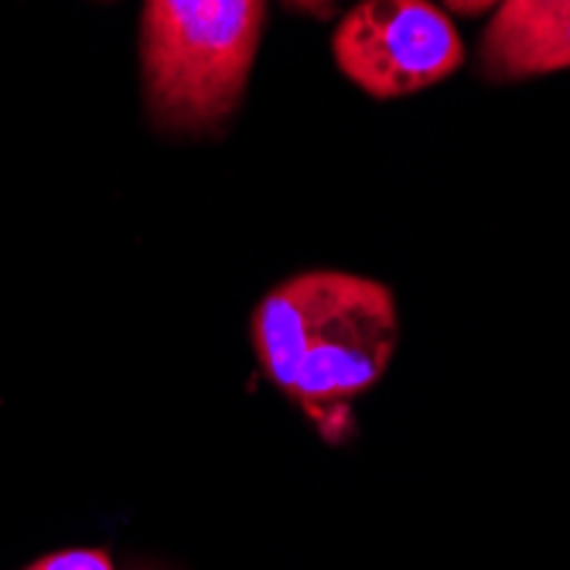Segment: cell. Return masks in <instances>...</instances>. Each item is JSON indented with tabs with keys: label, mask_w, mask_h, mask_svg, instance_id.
I'll use <instances>...</instances> for the list:
<instances>
[{
	"label": "cell",
	"mask_w": 570,
	"mask_h": 570,
	"mask_svg": "<svg viewBox=\"0 0 570 570\" xmlns=\"http://www.w3.org/2000/svg\"><path fill=\"white\" fill-rule=\"evenodd\" d=\"M284 4L291 11H301V14H311V18H325V14H332L335 0H284Z\"/></svg>",
	"instance_id": "obj_8"
},
{
	"label": "cell",
	"mask_w": 570,
	"mask_h": 570,
	"mask_svg": "<svg viewBox=\"0 0 570 570\" xmlns=\"http://www.w3.org/2000/svg\"><path fill=\"white\" fill-rule=\"evenodd\" d=\"M264 0H147L140 76L147 114L168 134L223 127L249 86Z\"/></svg>",
	"instance_id": "obj_2"
},
{
	"label": "cell",
	"mask_w": 570,
	"mask_h": 570,
	"mask_svg": "<svg viewBox=\"0 0 570 570\" xmlns=\"http://www.w3.org/2000/svg\"><path fill=\"white\" fill-rule=\"evenodd\" d=\"M28 570H117L107 550H92V547H76V550H59L41 557Z\"/></svg>",
	"instance_id": "obj_5"
},
{
	"label": "cell",
	"mask_w": 570,
	"mask_h": 570,
	"mask_svg": "<svg viewBox=\"0 0 570 570\" xmlns=\"http://www.w3.org/2000/svg\"><path fill=\"white\" fill-rule=\"evenodd\" d=\"M400 338L393 291L345 271H307L253 311V348L267 380L332 441L352 403L390 370Z\"/></svg>",
	"instance_id": "obj_1"
},
{
	"label": "cell",
	"mask_w": 570,
	"mask_h": 570,
	"mask_svg": "<svg viewBox=\"0 0 570 570\" xmlns=\"http://www.w3.org/2000/svg\"><path fill=\"white\" fill-rule=\"evenodd\" d=\"M147 570H150V567H147Z\"/></svg>",
	"instance_id": "obj_9"
},
{
	"label": "cell",
	"mask_w": 570,
	"mask_h": 570,
	"mask_svg": "<svg viewBox=\"0 0 570 570\" xmlns=\"http://www.w3.org/2000/svg\"><path fill=\"white\" fill-rule=\"evenodd\" d=\"M332 56L362 92L400 99L454 76L464 41L431 0H362L335 28Z\"/></svg>",
	"instance_id": "obj_3"
},
{
	"label": "cell",
	"mask_w": 570,
	"mask_h": 570,
	"mask_svg": "<svg viewBox=\"0 0 570 570\" xmlns=\"http://www.w3.org/2000/svg\"><path fill=\"white\" fill-rule=\"evenodd\" d=\"M563 69H570V0L509 35L482 38V72L489 79H530Z\"/></svg>",
	"instance_id": "obj_4"
},
{
	"label": "cell",
	"mask_w": 570,
	"mask_h": 570,
	"mask_svg": "<svg viewBox=\"0 0 570 570\" xmlns=\"http://www.w3.org/2000/svg\"><path fill=\"white\" fill-rule=\"evenodd\" d=\"M553 4H563V0H505L495 11L492 24L485 28V35H509L515 28H523L527 21H533L537 14L550 11Z\"/></svg>",
	"instance_id": "obj_6"
},
{
	"label": "cell",
	"mask_w": 570,
	"mask_h": 570,
	"mask_svg": "<svg viewBox=\"0 0 570 570\" xmlns=\"http://www.w3.org/2000/svg\"><path fill=\"white\" fill-rule=\"evenodd\" d=\"M444 11L451 14H464V18H479V14H489V11H499L505 0H441Z\"/></svg>",
	"instance_id": "obj_7"
}]
</instances>
